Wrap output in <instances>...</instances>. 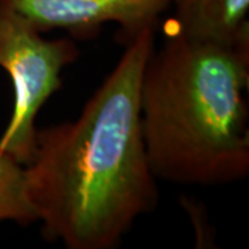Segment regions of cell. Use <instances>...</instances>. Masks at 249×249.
<instances>
[{"mask_svg":"<svg viewBox=\"0 0 249 249\" xmlns=\"http://www.w3.org/2000/svg\"><path fill=\"white\" fill-rule=\"evenodd\" d=\"M173 25L198 42L249 47V0H172Z\"/></svg>","mask_w":249,"mask_h":249,"instance_id":"5b68a950","label":"cell"},{"mask_svg":"<svg viewBox=\"0 0 249 249\" xmlns=\"http://www.w3.org/2000/svg\"><path fill=\"white\" fill-rule=\"evenodd\" d=\"M172 0H0L40 34L65 29L89 39L108 22H116L127 42L145 29H155Z\"/></svg>","mask_w":249,"mask_h":249,"instance_id":"277c9868","label":"cell"},{"mask_svg":"<svg viewBox=\"0 0 249 249\" xmlns=\"http://www.w3.org/2000/svg\"><path fill=\"white\" fill-rule=\"evenodd\" d=\"M0 222H37L28 199L24 166L6 152H0Z\"/></svg>","mask_w":249,"mask_h":249,"instance_id":"8992f818","label":"cell"},{"mask_svg":"<svg viewBox=\"0 0 249 249\" xmlns=\"http://www.w3.org/2000/svg\"><path fill=\"white\" fill-rule=\"evenodd\" d=\"M79 57L70 39L47 40L13 10L0 4V67L14 90L13 115L0 139V152L22 166L32 158L36 116L61 89V72Z\"/></svg>","mask_w":249,"mask_h":249,"instance_id":"3957f363","label":"cell"},{"mask_svg":"<svg viewBox=\"0 0 249 249\" xmlns=\"http://www.w3.org/2000/svg\"><path fill=\"white\" fill-rule=\"evenodd\" d=\"M249 47L198 42L176 31L145 62L142 140L155 178L224 184L249 170Z\"/></svg>","mask_w":249,"mask_h":249,"instance_id":"7a4b0ae2","label":"cell"},{"mask_svg":"<svg viewBox=\"0 0 249 249\" xmlns=\"http://www.w3.org/2000/svg\"><path fill=\"white\" fill-rule=\"evenodd\" d=\"M155 29L129 42L78 119L37 129L24 165L43 234L70 249H111L158 204L140 124L142 75Z\"/></svg>","mask_w":249,"mask_h":249,"instance_id":"6da1fadb","label":"cell"}]
</instances>
